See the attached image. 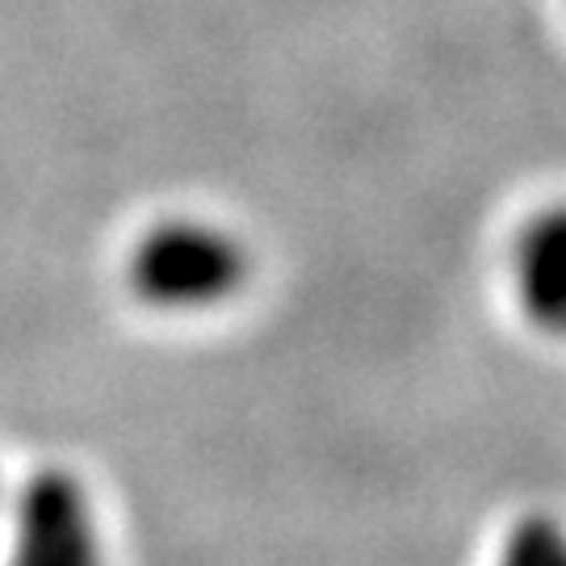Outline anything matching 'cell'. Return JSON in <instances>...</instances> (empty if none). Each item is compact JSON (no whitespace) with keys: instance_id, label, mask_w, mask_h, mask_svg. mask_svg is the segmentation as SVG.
<instances>
[{"instance_id":"cell-3","label":"cell","mask_w":566,"mask_h":566,"mask_svg":"<svg viewBox=\"0 0 566 566\" xmlns=\"http://www.w3.org/2000/svg\"><path fill=\"white\" fill-rule=\"evenodd\" d=\"M512 285L525 315L566 336V202L537 210L512 243Z\"/></svg>"},{"instance_id":"cell-4","label":"cell","mask_w":566,"mask_h":566,"mask_svg":"<svg viewBox=\"0 0 566 566\" xmlns=\"http://www.w3.org/2000/svg\"><path fill=\"white\" fill-rule=\"evenodd\" d=\"M495 566H566V525L546 512L521 516L507 528Z\"/></svg>"},{"instance_id":"cell-2","label":"cell","mask_w":566,"mask_h":566,"mask_svg":"<svg viewBox=\"0 0 566 566\" xmlns=\"http://www.w3.org/2000/svg\"><path fill=\"white\" fill-rule=\"evenodd\" d=\"M4 516L9 566H105L93 495L67 465H39L21 479Z\"/></svg>"},{"instance_id":"cell-5","label":"cell","mask_w":566,"mask_h":566,"mask_svg":"<svg viewBox=\"0 0 566 566\" xmlns=\"http://www.w3.org/2000/svg\"><path fill=\"white\" fill-rule=\"evenodd\" d=\"M0 512H4V483H0Z\"/></svg>"},{"instance_id":"cell-1","label":"cell","mask_w":566,"mask_h":566,"mask_svg":"<svg viewBox=\"0 0 566 566\" xmlns=\"http://www.w3.org/2000/svg\"><path fill=\"white\" fill-rule=\"evenodd\" d=\"M248 248L210 219H160L126 256V285L143 306L164 315H198L231 303L248 282Z\"/></svg>"}]
</instances>
